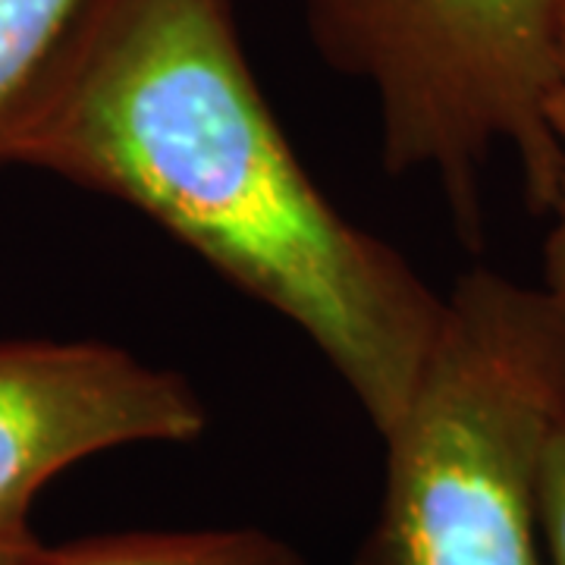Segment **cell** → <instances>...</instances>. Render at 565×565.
Here are the masks:
<instances>
[{"instance_id": "cell-4", "label": "cell", "mask_w": 565, "mask_h": 565, "mask_svg": "<svg viewBox=\"0 0 565 565\" xmlns=\"http://www.w3.org/2000/svg\"><path fill=\"white\" fill-rule=\"evenodd\" d=\"M199 390L110 343L0 340V541L35 537L29 509L70 465L132 444H189Z\"/></svg>"}, {"instance_id": "cell-2", "label": "cell", "mask_w": 565, "mask_h": 565, "mask_svg": "<svg viewBox=\"0 0 565 565\" xmlns=\"http://www.w3.org/2000/svg\"><path fill=\"white\" fill-rule=\"evenodd\" d=\"M565 427V296L493 267L446 292L422 377L386 427L362 565H546L541 471Z\"/></svg>"}, {"instance_id": "cell-9", "label": "cell", "mask_w": 565, "mask_h": 565, "mask_svg": "<svg viewBox=\"0 0 565 565\" xmlns=\"http://www.w3.org/2000/svg\"><path fill=\"white\" fill-rule=\"evenodd\" d=\"M39 537H20V541H0V565H32L39 556Z\"/></svg>"}, {"instance_id": "cell-1", "label": "cell", "mask_w": 565, "mask_h": 565, "mask_svg": "<svg viewBox=\"0 0 565 565\" xmlns=\"http://www.w3.org/2000/svg\"><path fill=\"white\" fill-rule=\"evenodd\" d=\"M0 167L54 173L158 223L302 330L377 434L408 403L446 296L311 180L230 0H82L0 120Z\"/></svg>"}, {"instance_id": "cell-5", "label": "cell", "mask_w": 565, "mask_h": 565, "mask_svg": "<svg viewBox=\"0 0 565 565\" xmlns=\"http://www.w3.org/2000/svg\"><path fill=\"white\" fill-rule=\"evenodd\" d=\"M32 565H308L277 537L239 531L107 534L63 546L41 544Z\"/></svg>"}, {"instance_id": "cell-3", "label": "cell", "mask_w": 565, "mask_h": 565, "mask_svg": "<svg viewBox=\"0 0 565 565\" xmlns=\"http://www.w3.org/2000/svg\"><path fill=\"white\" fill-rule=\"evenodd\" d=\"M321 57L371 88L390 173L440 185L468 243L484 236L487 163H519L544 217L556 151L544 102L565 0H305Z\"/></svg>"}, {"instance_id": "cell-6", "label": "cell", "mask_w": 565, "mask_h": 565, "mask_svg": "<svg viewBox=\"0 0 565 565\" xmlns=\"http://www.w3.org/2000/svg\"><path fill=\"white\" fill-rule=\"evenodd\" d=\"M82 0H0V120L47 61Z\"/></svg>"}, {"instance_id": "cell-7", "label": "cell", "mask_w": 565, "mask_h": 565, "mask_svg": "<svg viewBox=\"0 0 565 565\" xmlns=\"http://www.w3.org/2000/svg\"><path fill=\"white\" fill-rule=\"evenodd\" d=\"M544 126L556 151V180H553V195L544 211L546 233L544 248H541V282L565 296V20L559 29L553 79H550L544 102Z\"/></svg>"}, {"instance_id": "cell-8", "label": "cell", "mask_w": 565, "mask_h": 565, "mask_svg": "<svg viewBox=\"0 0 565 565\" xmlns=\"http://www.w3.org/2000/svg\"><path fill=\"white\" fill-rule=\"evenodd\" d=\"M541 534L546 565H565V427L553 437L541 471Z\"/></svg>"}]
</instances>
